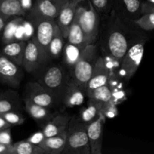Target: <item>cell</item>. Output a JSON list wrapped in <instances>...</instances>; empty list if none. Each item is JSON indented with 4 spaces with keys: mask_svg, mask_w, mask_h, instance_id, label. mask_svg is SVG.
Instances as JSON below:
<instances>
[{
    "mask_svg": "<svg viewBox=\"0 0 154 154\" xmlns=\"http://www.w3.org/2000/svg\"><path fill=\"white\" fill-rule=\"evenodd\" d=\"M45 138H46V137L45 136V135H44L43 132H42H42H36V133L33 134L32 135H31V136L29 138H27L26 140L27 141H30L31 143H32V144H36V145L39 146Z\"/></svg>",
    "mask_w": 154,
    "mask_h": 154,
    "instance_id": "836d02e7",
    "label": "cell"
},
{
    "mask_svg": "<svg viewBox=\"0 0 154 154\" xmlns=\"http://www.w3.org/2000/svg\"><path fill=\"white\" fill-rule=\"evenodd\" d=\"M154 14V3L144 1L142 2V14Z\"/></svg>",
    "mask_w": 154,
    "mask_h": 154,
    "instance_id": "e575fe53",
    "label": "cell"
},
{
    "mask_svg": "<svg viewBox=\"0 0 154 154\" xmlns=\"http://www.w3.org/2000/svg\"><path fill=\"white\" fill-rule=\"evenodd\" d=\"M98 57L97 45L96 44L86 45L70 72L74 81L85 93L87 83L90 81Z\"/></svg>",
    "mask_w": 154,
    "mask_h": 154,
    "instance_id": "7a4b0ae2",
    "label": "cell"
},
{
    "mask_svg": "<svg viewBox=\"0 0 154 154\" xmlns=\"http://www.w3.org/2000/svg\"><path fill=\"white\" fill-rule=\"evenodd\" d=\"M0 154H12V144H5L0 143Z\"/></svg>",
    "mask_w": 154,
    "mask_h": 154,
    "instance_id": "8d00e7d4",
    "label": "cell"
},
{
    "mask_svg": "<svg viewBox=\"0 0 154 154\" xmlns=\"http://www.w3.org/2000/svg\"><path fill=\"white\" fill-rule=\"evenodd\" d=\"M28 18L34 29L32 38L37 43L42 51L44 60L48 64L49 62L48 49L50 44L58 27L57 21L54 18L39 16H29Z\"/></svg>",
    "mask_w": 154,
    "mask_h": 154,
    "instance_id": "5b68a950",
    "label": "cell"
},
{
    "mask_svg": "<svg viewBox=\"0 0 154 154\" xmlns=\"http://www.w3.org/2000/svg\"><path fill=\"white\" fill-rule=\"evenodd\" d=\"M63 154H91L87 125L82 123L76 116L71 119Z\"/></svg>",
    "mask_w": 154,
    "mask_h": 154,
    "instance_id": "3957f363",
    "label": "cell"
},
{
    "mask_svg": "<svg viewBox=\"0 0 154 154\" xmlns=\"http://www.w3.org/2000/svg\"><path fill=\"white\" fill-rule=\"evenodd\" d=\"M99 14L111 13L114 6V0H89Z\"/></svg>",
    "mask_w": 154,
    "mask_h": 154,
    "instance_id": "4dcf8cb0",
    "label": "cell"
},
{
    "mask_svg": "<svg viewBox=\"0 0 154 154\" xmlns=\"http://www.w3.org/2000/svg\"><path fill=\"white\" fill-rule=\"evenodd\" d=\"M109 81V69L102 57H98L90 81L87 83L86 93L102 86L107 85Z\"/></svg>",
    "mask_w": 154,
    "mask_h": 154,
    "instance_id": "2e32d148",
    "label": "cell"
},
{
    "mask_svg": "<svg viewBox=\"0 0 154 154\" xmlns=\"http://www.w3.org/2000/svg\"><path fill=\"white\" fill-rule=\"evenodd\" d=\"M126 21L115 10H111L107 30L106 48L110 56L120 63L131 47L146 39L137 33L132 34V29L126 23Z\"/></svg>",
    "mask_w": 154,
    "mask_h": 154,
    "instance_id": "6da1fadb",
    "label": "cell"
},
{
    "mask_svg": "<svg viewBox=\"0 0 154 154\" xmlns=\"http://www.w3.org/2000/svg\"><path fill=\"white\" fill-rule=\"evenodd\" d=\"M27 41L17 40L7 43L1 52L16 64L22 66Z\"/></svg>",
    "mask_w": 154,
    "mask_h": 154,
    "instance_id": "ffe728a7",
    "label": "cell"
},
{
    "mask_svg": "<svg viewBox=\"0 0 154 154\" xmlns=\"http://www.w3.org/2000/svg\"><path fill=\"white\" fill-rule=\"evenodd\" d=\"M86 93L72 78L62 99V105L66 108L80 106L84 102Z\"/></svg>",
    "mask_w": 154,
    "mask_h": 154,
    "instance_id": "ac0fdd59",
    "label": "cell"
},
{
    "mask_svg": "<svg viewBox=\"0 0 154 154\" xmlns=\"http://www.w3.org/2000/svg\"><path fill=\"white\" fill-rule=\"evenodd\" d=\"M20 2L23 8L25 11L28 14L30 12V11L32 10V8L33 0H20Z\"/></svg>",
    "mask_w": 154,
    "mask_h": 154,
    "instance_id": "d590c367",
    "label": "cell"
},
{
    "mask_svg": "<svg viewBox=\"0 0 154 154\" xmlns=\"http://www.w3.org/2000/svg\"><path fill=\"white\" fill-rule=\"evenodd\" d=\"M101 113H102V108L100 104L93 99H89L87 107L81 110L78 118L82 123L88 125L96 120Z\"/></svg>",
    "mask_w": 154,
    "mask_h": 154,
    "instance_id": "d4e9b609",
    "label": "cell"
},
{
    "mask_svg": "<svg viewBox=\"0 0 154 154\" xmlns=\"http://www.w3.org/2000/svg\"><path fill=\"white\" fill-rule=\"evenodd\" d=\"M66 41L69 43L81 48H84L86 45H87L85 42L84 31H83L81 22H80L79 12L78 10L73 20V22L69 29V35H68Z\"/></svg>",
    "mask_w": 154,
    "mask_h": 154,
    "instance_id": "603a6c76",
    "label": "cell"
},
{
    "mask_svg": "<svg viewBox=\"0 0 154 154\" xmlns=\"http://www.w3.org/2000/svg\"><path fill=\"white\" fill-rule=\"evenodd\" d=\"M71 0H33V6L26 15L51 17L56 19L62 9Z\"/></svg>",
    "mask_w": 154,
    "mask_h": 154,
    "instance_id": "30bf717a",
    "label": "cell"
},
{
    "mask_svg": "<svg viewBox=\"0 0 154 154\" xmlns=\"http://www.w3.org/2000/svg\"><path fill=\"white\" fill-rule=\"evenodd\" d=\"M2 117L11 126L22 125L25 122L26 118L19 112V111H13L1 114Z\"/></svg>",
    "mask_w": 154,
    "mask_h": 154,
    "instance_id": "1f68e13d",
    "label": "cell"
},
{
    "mask_svg": "<svg viewBox=\"0 0 154 154\" xmlns=\"http://www.w3.org/2000/svg\"><path fill=\"white\" fill-rule=\"evenodd\" d=\"M67 139V131L55 136L45 138L40 144L46 154H63Z\"/></svg>",
    "mask_w": 154,
    "mask_h": 154,
    "instance_id": "44dd1931",
    "label": "cell"
},
{
    "mask_svg": "<svg viewBox=\"0 0 154 154\" xmlns=\"http://www.w3.org/2000/svg\"><path fill=\"white\" fill-rule=\"evenodd\" d=\"M88 9L80 5L78 8L79 12L80 22L84 31L87 45L96 44L99 35V15L97 11L89 0Z\"/></svg>",
    "mask_w": 154,
    "mask_h": 154,
    "instance_id": "52a82bcc",
    "label": "cell"
},
{
    "mask_svg": "<svg viewBox=\"0 0 154 154\" xmlns=\"http://www.w3.org/2000/svg\"><path fill=\"white\" fill-rule=\"evenodd\" d=\"M145 1H147V2H152V3H154V0H145Z\"/></svg>",
    "mask_w": 154,
    "mask_h": 154,
    "instance_id": "ab89813d",
    "label": "cell"
},
{
    "mask_svg": "<svg viewBox=\"0 0 154 154\" xmlns=\"http://www.w3.org/2000/svg\"><path fill=\"white\" fill-rule=\"evenodd\" d=\"M0 143L5 144H12L11 134L10 128L3 129L0 131Z\"/></svg>",
    "mask_w": 154,
    "mask_h": 154,
    "instance_id": "d6a6232c",
    "label": "cell"
},
{
    "mask_svg": "<svg viewBox=\"0 0 154 154\" xmlns=\"http://www.w3.org/2000/svg\"><path fill=\"white\" fill-rule=\"evenodd\" d=\"M21 108L20 99L18 93L13 90H7L0 93V115L13 111H19Z\"/></svg>",
    "mask_w": 154,
    "mask_h": 154,
    "instance_id": "cb8c5ba5",
    "label": "cell"
},
{
    "mask_svg": "<svg viewBox=\"0 0 154 154\" xmlns=\"http://www.w3.org/2000/svg\"><path fill=\"white\" fill-rule=\"evenodd\" d=\"M46 65L40 48L33 38H30L26 43L22 67L26 72L33 73Z\"/></svg>",
    "mask_w": 154,
    "mask_h": 154,
    "instance_id": "8fae6325",
    "label": "cell"
},
{
    "mask_svg": "<svg viewBox=\"0 0 154 154\" xmlns=\"http://www.w3.org/2000/svg\"><path fill=\"white\" fill-rule=\"evenodd\" d=\"M72 116L66 113L57 114L42 126V132L46 138L55 136L67 131Z\"/></svg>",
    "mask_w": 154,
    "mask_h": 154,
    "instance_id": "9a60e30c",
    "label": "cell"
},
{
    "mask_svg": "<svg viewBox=\"0 0 154 154\" xmlns=\"http://www.w3.org/2000/svg\"><path fill=\"white\" fill-rule=\"evenodd\" d=\"M23 22V20L22 17H18L14 18L10 23L6 24L5 28L4 29V35H3V38L6 44L15 41L14 37L16 35L17 30L18 26Z\"/></svg>",
    "mask_w": 154,
    "mask_h": 154,
    "instance_id": "f1b7e54d",
    "label": "cell"
},
{
    "mask_svg": "<svg viewBox=\"0 0 154 154\" xmlns=\"http://www.w3.org/2000/svg\"><path fill=\"white\" fill-rule=\"evenodd\" d=\"M84 48L75 46V45H72L69 42L65 45L63 53V61H64L65 65L69 69V72L72 71V68L74 67L76 62L78 61V58L81 55V51Z\"/></svg>",
    "mask_w": 154,
    "mask_h": 154,
    "instance_id": "4316f807",
    "label": "cell"
},
{
    "mask_svg": "<svg viewBox=\"0 0 154 154\" xmlns=\"http://www.w3.org/2000/svg\"><path fill=\"white\" fill-rule=\"evenodd\" d=\"M105 118L106 117L105 114L101 113L96 120L87 125V135L90 141L91 154H102V140Z\"/></svg>",
    "mask_w": 154,
    "mask_h": 154,
    "instance_id": "7c38bea8",
    "label": "cell"
},
{
    "mask_svg": "<svg viewBox=\"0 0 154 154\" xmlns=\"http://www.w3.org/2000/svg\"><path fill=\"white\" fill-rule=\"evenodd\" d=\"M11 125L9 124L1 115H0V131L3 130V129H8V128L11 127Z\"/></svg>",
    "mask_w": 154,
    "mask_h": 154,
    "instance_id": "74e56055",
    "label": "cell"
},
{
    "mask_svg": "<svg viewBox=\"0 0 154 154\" xmlns=\"http://www.w3.org/2000/svg\"><path fill=\"white\" fill-rule=\"evenodd\" d=\"M66 39L63 36V32L60 27H57L54 38L51 40L48 49L49 61L53 60H57L63 55V50L65 48V42Z\"/></svg>",
    "mask_w": 154,
    "mask_h": 154,
    "instance_id": "484cf974",
    "label": "cell"
},
{
    "mask_svg": "<svg viewBox=\"0 0 154 154\" xmlns=\"http://www.w3.org/2000/svg\"><path fill=\"white\" fill-rule=\"evenodd\" d=\"M26 15L20 0H0V16L8 21L11 18Z\"/></svg>",
    "mask_w": 154,
    "mask_h": 154,
    "instance_id": "7402d4cb",
    "label": "cell"
},
{
    "mask_svg": "<svg viewBox=\"0 0 154 154\" xmlns=\"http://www.w3.org/2000/svg\"><path fill=\"white\" fill-rule=\"evenodd\" d=\"M23 99H27L37 105L51 109L62 105L60 99L52 91L37 81H31L27 84L24 92Z\"/></svg>",
    "mask_w": 154,
    "mask_h": 154,
    "instance_id": "ba28073f",
    "label": "cell"
},
{
    "mask_svg": "<svg viewBox=\"0 0 154 154\" xmlns=\"http://www.w3.org/2000/svg\"><path fill=\"white\" fill-rule=\"evenodd\" d=\"M71 79L70 72L62 65L56 64L45 68L37 81L52 91L62 103V99Z\"/></svg>",
    "mask_w": 154,
    "mask_h": 154,
    "instance_id": "277c9868",
    "label": "cell"
},
{
    "mask_svg": "<svg viewBox=\"0 0 154 154\" xmlns=\"http://www.w3.org/2000/svg\"><path fill=\"white\" fill-rule=\"evenodd\" d=\"M133 23L144 31L154 30V14H143L138 19L134 21Z\"/></svg>",
    "mask_w": 154,
    "mask_h": 154,
    "instance_id": "f546056e",
    "label": "cell"
},
{
    "mask_svg": "<svg viewBox=\"0 0 154 154\" xmlns=\"http://www.w3.org/2000/svg\"><path fill=\"white\" fill-rule=\"evenodd\" d=\"M87 0H71L60 11L57 17L56 18V21L60 27V30L63 32L65 38L67 39L69 35V29L72 25L73 20L76 14L78 8L81 3Z\"/></svg>",
    "mask_w": 154,
    "mask_h": 154,
    "instance_id": "5bb4252c",
    "label": "cell"
},
{
    "mask_svg": "<svg viewBox=\"0 0 154 154\" xmlns=\"http://www.w3.org/2000/svg\"><path fill=\"white\" fill-rule=\"evenodd\" d=\"M21 67L0 51V81L2 83L13 88H17L24 76Z\"/></svg>",
    "mask_w": 154,
    "mask_h": 154,
    "instance_id": "9c48e42d",
    "label": "cell"
},
{
    "mask_svg": "<svg viewBox=\"0 0 154 154\" xmlns=\"http://www.w3.org/2000/svg\"><path fill=\"white\" fill-rule=\"evenodd\" d=\"M12 154H46L38 145L27 140L12 144Z\"/></svg>",
    "mask_w": 154,
    "mask_h": 154,
    "instance_id": "83f0119b",
    "label": "cell"
},
{
    "mask_svg": "<svg viewBox=\"0 0 154 154\" xmlns=\"http://www.w3.org/2000/svg\"><path fill=\"white\" fill-rule=\"evenodd\" d=\"M113 9L121 17L132 23L143 14L141 0H114Z\"/></svg>",
    "mask_w": 154,
    "mask_h": 154,
    "instance_id": "4fadbf2b",
    "label": "cell"
},
{
    "mask_svg": "<svg viewBox=\"0 0 154 154\" xmlns=\"http://www.w3.org/2000/svg\"><path fill=\"white\" fill-rule=\"evenodd\" d=\"M86 95L89 99L99 102L102 106V114H105V117H108L113 105V93L108 84L87 92Z\"/></svg>",
    "mask_w": 154,
    "mask_h": 154,
    "instance_id": "e0dca14e",
    "label": "cell"
},
{
    "mask_svg": "<svg viewBox=\"0 0 154 154\" xmlns=\"http://www.w3.org/2000/svg\"><path fill=\"white\" fill-rule=\"evenodd\" d=\"M146 41L147 39L141 40L131 47L120 62V75L126 82H129L133 78L141 65Z\"/></svg>",
    "mask_w": 154,
    "mask_h": 154,
    "instance_id": "8992f818",
    "label": "cell"
},
{
    "mask_svg": "<svg viewBox=\"0 0 154 154\" xmlns=\"http://www.w3.org/2000/svg\"><path fill=\"white\" fill-rule=\"evenodd\" d=\"M23 101L25 104V109L27 113L36 122L42 123V126L56 114L55 112L51 111V108L37 105L27 99H23Z\"/></svg>",
    "mask_w": 154,
    "mask_h": 154,
    "instance_id": "d6986e66",
    "label": "cell"
},
{
    "mask_svg": "<svg viewBox=\"0 0 154 154\" xmlns=\"http://www.w3.org/2000/svg\"><path fill=\"white\" fill-rule=\"evenodd\" d=\"M7 23H8L7 20H5L4 17H2V16H0V34H1L3 31H4Z\"/></svg>",
    "mask_w": 154,
    "mask_h": 154,
    "instance_id": "f35d334b",
    "label": "cell"
}]
</instances>
